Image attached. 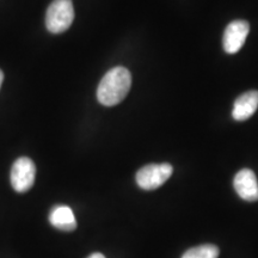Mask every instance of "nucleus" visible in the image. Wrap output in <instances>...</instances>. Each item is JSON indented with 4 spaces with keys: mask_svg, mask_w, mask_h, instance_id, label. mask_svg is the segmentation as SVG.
<instances>
[{
    "mask_svg": "<svg viewBox=\"0 0 258 258\" xmlns=\"http://www.w3.org/2000/svg\"><path fill=\"white\" fill-rule=\"evenodd\" d=\"M131 86V72L124 67H115L106 72L102 78L97 89V98L101 104L105 106L120 104L127 97Z\"/></svg>",
    "mask_w": 258,
    "mask_h": 258,
    "instance_id": "f257e3e1",
    "label": "nucleus"
},
{
    "mask_svg": "<svg viewBox=\"0 0 258 258\" xmlns=\"http://www.w3.org/2000/svg\"><path fill=\"white\" fill-rule=\"evenodd\" d=\"M74 19L72 0H54L46 14V27L51 34H61L70 29Z\"/></svg>",
    "mask_w": 258,
    "mask_h": 258,
    "instance_id": "f03ea898",
    "label": "nucleus"
},
{
    "mask_svg": "<svg viewBox=\"0 0 258 258\" xmlns=\"http://www.w3.org/2000/svg\"><path fill=\"white\" fill-rule=\"evenodd\" d=\"M172 172V165L167 163L150 164L138 171L137 183L144 190L158 189L170 178Z\"/></svg>",
    "mask_w": 258,
    "mask_h": 258,
    "instance_id": "7ed1b4c3",
    "label": "nucleus"
},
{
    "mask_svg": "<svg viewBox=\"0 0 258 258\" xmlns=\"http://www.w3.org/2000/svg\"><path fill=\"white\" fill-rule=\"evenodd\" d=\"M36 166L27 157L18 158L11 169V184L17 192H25L34 185Z\"/></svg>",
    "mask_w": 258,
    "mask_h": 258,
    "instance_id": "20e7f679",
    "label": "nucleus"
},
{
    "mask_svg": "<svg viewBox=\"0 0 258 258\" xmlns=\"http://www.w3.org/2000/svg\"><path fill=\"white\" fill-rule=\"evenodd\" d=\"M250 32V24L246 21L231 22L225 29L224 38H222V44L224 49L227 54H235L243 48L245 40Z\"/></svg>",
    "mask_w": 258,
    "mask_h": 258,
    "instance_id": "39448f33",
    "label": "nucleus"
},
{
    "mask_svg": "<svg viewBox=\"0 0 258 258\" xmlns=\"http://www.w3.org/2000/svg\"><path fill=\"white\" fill-rule=\"evenodd\" d=\"M233 185L240 199L249 202L258 200V180L252 170H240L234 177Z\"/></svg>",
    "mask_w": 258,
    "mask_h": 258,
    "instance_id": "423d86ee",
    "label": "nucleus"
},
{
    "mask_svg": "<svg viewBox=\"0 0 258 258\" xmlns=\"http://www.w3.org/2000/svg\"><path fill=\"white\" fill-rule=\"evenodd\" d=\"M258 109V91L252 90L243 93L235 99L232 116L235 121H246Z\"/></svg>",
    "mask_w": 258,
    "mask_h": 258,
    "instance_id": "0eeeda50",
    "label": "nucleus"
},
{
    "mask_svg": "<svg viewBox=\"0 0 258 258\" xmlns=\"http://www.w3.org/2000/svg\"><path fill=\"white\" fill-rule=\"evenodd\" d=\"M49 222L60 231L72 232L77 228V220L72 209L67 206H55L50 211Z\"/></svg>",
    "mask_w": 258,
    "mask_h": 258,
    "instance_id": "6e6552de",
    "label": "nucleus"
},
{
    "mask_svg": "<svg viewBox=\"0 0 258 258\" xmlns=\"http://www.w3.org/2000/svg\"><path fill=\"white\" fill-rule=\"evenodd\" d=\"M218 246L212 244H205L189 249L183 254L182 258H218Z\"/></svg>",
    "mask_w": 258,
    "mask_h": 258,
    "instance_id": "1a4fd4ad",
    "label": "nucleus"
},
{
    "mask_svg": "<svg viewBox=\"0 0 258 258\" xmlns=\"http://www.w3.org/2000/svg\"><path fill=\"white\" fill-rule=\"evenodd\" d=\"M88 258H105V257H104V254H102V253H99V252H96V253L90 254Z\"/></svg>",
    "mask_w": 258,
    "mask_h": 258,
    "instance_id": "9d476101",
    "label": "nucleus"
},
{
    "mask_svg": "<svg viewBox=\"0 0 258 258\" xmlns=\"http://www.w3.org/2000/svg\"><path fill=\"white\" fill-rule=\"evenodd\" d=\"M3 80H4V73H3L2 70H0V88H2Z\"/></svg>",
    "mask_w": 258,
    "mask_h": 258,
    "instance_id": "9b49d317",
    "label": "nucleus"
}]
</instances>
